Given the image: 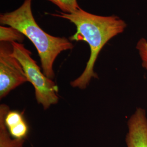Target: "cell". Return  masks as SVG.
I'll return each mask as SVG.
<instances>
[{
	"instance_id": "5",
	"label": "cell",
	"mask_w": 147,
	"mask_h": 147,
	"mask_svg": "<svg viewBox=\"0 0 147 147\" xmlns=\"http://www.w3.org/2000/svg\"><path fill=\"white\" fill-rule=\"evenodd\" d=\"M127 147H147V118L144 110L137 109L127 122Z\"/></svg>"
},
{
	"instance_id": "9",
	"label": "cell",
	"mask_w": 147,
	"mask_h": 147,
	"mask_svg": "<svg viewBox=\"0 0 147 147\" xmlns=\"http://www.w3.org/2000/svg\"><path fill=\"white\" fill-rule=\"evenodd\" d=\"M25 121L23 112L18 111L9 110L5 115V123L7 128L10 129Z\"/></svg>"
},
{
	"instance_id": "10",
	"label": "cell",
	"mask_w": 147,
	"mask_h": 147,
	"mask_svg": "<svg viewBox=\"0 0 147 147\" xmlns=\"http://www.w3.org/2000/svg\"><path fill=\"white\" fill-rule=\"evenodd\" d=\"M8 130L13 138L16 139H24L28 133L29 127L25 120L16 126L8 129Z\"/></svg>"
},
{
	"instance_id": "11",
	"label": "cell",
	"mask_w": 147,
	"mask_h": 147,
	"mask_svg": "<svg viewBox=\"0 0 147 147\" xmlns=\"http://www.w3.org/2000/svg\"><path fill=\"white\" fill-rule=\"evenodd\" d=\"M137 50L142 61V65L147 70V40L144 38H141L137 43Z\"/></svg>"
},
{
	"instance_id": "3",
	"label": "cell",
	"mask_w": 147,
	"mask_h": 147,
	"mask_svg": "<svg viewBox=\"0 0 147 147\" xmlns=\"http://www.w3.org/2000/svg\"><path fill=\"white\" fill-rule=\"evenodd\" d=\"M14 56L18 59L24 70L28 82L35 89L37 102L45 110L58 103V87L53 80L47 77L32 57L31 52L22 43L11 42Z\"/></svg>"
},
{
	"instance_id": "7",
	"label": "cell",
	"mask_w": 147,
	"mask_h": 147,
	"mask_svg": "<svg viewBox=\"0 0 147 147\" xmlns=\"http://www.w3.org/2000/svg\"><path fill=\"white\" fill-rule=\"evenodd\" d=\"M25 36L17 29L11 26H0L1 42H17L22 43Z\"/></svg>"
},
{
	"instance_id": "1",
	"label": "cell",
	"mask_w": 147,
	"mask_h": 147,
	"mask_svg": "<svg viewBox=\"0 0 147 147\" xmlns=\"http://www.w3.org/2000/svg\"><path fill=\"white\" fill-rule=\"evenodd\" d=\"M50 15L67 20L75 26L76 32L69 38L70 41H84L89 45L90 56L85 69L70 82L73 88L86 89L92 78H98L94 66L101 50L111 39L124 31L127 24L118 16H98L81 8L71 13L57 11Z\"/></svg>"
},
{
	"instance_id": "8",
	"label": "cell",
	"mask_w": 147,
	"mask_h": 147,
	"mask_svg": "<svg viewBox=\"0 0 147 147\" xmlns=\"http://www.w3.org/2000/svg\"><path fill=\"white\" fill-rule=\"evenodd\" d=\"M57 5L62 12L71 13L80 8L77 0H47Z\"/></svg>"
},
{
	"instance_id": "6",
	"label": "cell",
	"mask_w": 147,
	"mask_h": 147,
	"mask_svg": "<svg viewBox=\"0 0 147 147\" xmlns=\"http://www.w3.org/2000/svg\"><path fill=\"white\" fill-rule=\"evenodd\" d=\"M10 110L8 105H0V147H24V139H16L11 136L5 123V118Z\"/></svg>"
},
{
	"instance_id": "4",
	"label": "cell",
	"mask_w": 147,
	"mask_h": 147,
	"mask_svg": "<svg viewBox=\"0 0 147 147\" xmlns=\"http://www.w3.org/2000/svg\"><path fill=\"white\" fill-rule=\"evenodd\" d=\"M28 82L24 70L13 53L11 42L0 43V98Z\"/></svg>"
},
{
	"instance_id": "2",
	"label": "cell",
	"mask_w": 147,
	"mask_h": 147,
	"mask_svg": "<svg viewBox=\"0 0 147 147\" xmlns=\"http://www.w3.org/2000/svg\"><path fill=\"white\" fill-rule=\"evenodd\" d=\"M32 0H24L14 11L0 15L1 25L11 26L21 32L34 45L40 59L44 74L53 80V64L63 51L73 49V44L65 37H55L44 31L36 21L32 10Z\"/></svg>"
}]
</instances>
